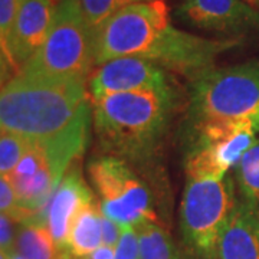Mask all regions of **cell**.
<instances>
[{"label":"cell","mask_w":259,"mask_h":259,"mask_svg":"<svg viewBox=\"0 0 259 259\" xmlns=\"http://www.w3.org/2000/svg\"><path fill=\"white\" fill-rule=\"evenodd\" d=\"M16 252L26 259H58L59 250L47 226L25 225L18 232Z\"/></svg>","instance_id":"5bb4252c"},{"label":"cell","mask_w":259,"mask_h":259,"mask_svg":"<svg viewBox=\"0 0 259 259\" xmlns=\"http://www.w3.org/2000/svg\"><path fill=\"white\" fill-rule=\"evenodd\" d=\"M52 2H55V3H59V2H61V0H52Z\"/></svg>","instance_id":"4dcf8cb0"},{"label":"cell","mask_w":259,"mask_h":259,"mask_svg":"<svg viewBox=\"0 0 259 259\" xmlns=\"http://www.w3.org/2000/svg\"><path fill=\"white\" fill-rule=\"evenodd\" d=\"M102 226V245L114 248L118 245L121 239V233H122V228L118 223H115L111 219H108L107 216L102 214L101 219Z\"/></svg>","instance_id":"603a6c76"},{"label":"cell","mask_w":259,"mask_h":259,"mask_svg":"<svg viewBox=\"0 0 259 259\" xmlns=\"http://www.w3.org/2000/svg\"><path fill=\"white\" fill-rule=\"evenodd\" d=\"M236 179L243 196V203L249 206L259 218V140L238 163Z\"/></svg>","instance_id":"2e32d148"},{"label":"cell","mask_w":259,"mask_h":259,"mask_svg":"<svg viewBox=\"0 0 259 259\" xmlns=\"http://www.w3.org/2000/svg\"><path fill=\"white\" fill-rule=\"evenodd\" d=\"M219 259H259V218L238 202L218 245Z\"/></svg>","instance_id":"7c38bea8"},{"label":"cell","mask_w":259,"mask_h":259,"mask_svg":"<svg viewBox=\"0 0 259 259\" xmlns=\"http://www.w3.org/2000/svg\"><path fill=\"white\" fill-rule=\"evenodd\" d=\"M243 2H246V3L250 5L252 8H255V9L259 10V0H243Z\"/></svg>","instance_id":"484cf974"},{"label":"cell","mask_w":259,"mask_h":259,"mask_svg":"<svg viewBox=\"0 0 259 259\" xmlns=\"http://www.w3.org/2000/svg\"><path fill=\"white\" fill-rule=\"evenodd\" d=\"M16 221L6 214L0 213V250L6 252L10 255L12 252L16 250V229H15Z\"/></svg>","instance_id":"7402d4cb"},{"label":"cell","mask_w":259,"mask_h":259,"mask_svg":"<svg viewBox=\"0 0 259 259\" xmlns=\"http://www.w3.org/2000/svg\"><path fill=\"white\" fill-rule=\"evenodd\" d=\"M177 15L194 28L235 39L259 32V10L243 0H185Z\"/></svg>","instance_id":"9c48e42d"},{"label":"cell","mask_w":259,"mask_h":259,"mask_svg":"<svg viewBox=\"0 0 259 259\" xmlns=\"http://www.w3.org/2000/svg\"><path fill=\"white\" fill-rule=\"evenodd\" d=\"M95 202L93 190L87 186L75 167L65 173L48 206L47 228L59 253H66L68 236L76 214Z\"/></svg>","instance_id":"8fae6325"},{"label":"cell","mask_w":259,"mask_h":259,"mask_svg":"<svg viewBox=\"0 0 259 259\" xmlns=\"http://www.w3.org/2000/svg\"><path fill=\"white\" fill-rule=\"evenodd\" d=\"M93 105L94 124L104 147L118 156L140 157L163 136L175 95L170 87L114 94Z\"/></svg>","instance_id":"3957f363"},{"label":"cell","mask_w":259,"mask_h":259,"mask_svg":"<svg viewBox=\"0 0 259 259\" xmlns=\"http://www.w3.org/2000/svg\"><path fill=\"white\" fill-rule=\"evenodd\" d=\"M18 0H0V51L9 61V37L18 15Z\"/></svg>","instance_id":"ffe728a7"},{"label":"cell","mask_w":259,"mask_h":259,"mask_svg":"<svg viewBox=\"0 0 259 259\" xmlns=\"http://www.w3.org/2000/svg\"><path fill=\"white\" fill-rule=\"evenodd\" d=\"M94 187L102 197L101 212L120 226L136 228L140 223L157 222L150 206L147 187L120 158L108 156L94 160L88 167Z\"/></svg>","instance_id":"52a82bcc"},{"label":"cell","mask_w":259,"mask_h":259,"mask_svg":"<svg viewBox=\"0 0 259 259\" xmlns=\"http://www.w3.org/2000/svg\"><path fill=\"white\" fill-rule=\"evenodd\" d=\"M238 45L241 40L235 37L209 39L175 28L166 0L133 3L94 30L95 65L133 56L192 78Z\"/></svg>","instance_id":"7a4b0ae2"},{"label":"cell","mask_w":259,"mask_h":259,"mask_svg":"<svg viewBox=\"0 0 259 259\" xmlns=\"http://www.w3.org/2000/svg\"><path fill=\"white\" fill-rule=\"evenodd\" d=\"M102 212L94 202L76 214L68 236L66 255L71 259H88L102 243Z\"/></svg>","instance_id":"4fadbf2b"},{"label":"cell","mask_w":259,"mask_h":259,"mask_svg":"<svg viewBox=\"0 0 259 259\" xmlns=\"http://www.w3.org/2000/svg\"><path fill=\"white\" fill-rule=\"evenodd\" d=\"M134 229L139 235L140 259H179L170 235L157 222L146 221Z\"/></svg>","instance_id":"9a60e30c"},{"label":"cell","mask_w":259,"mask_h":259,"mask_svg":"<svg viewBox=\"0 0 259 259\" xmlns=\"http://www.w3.org/2000/svg\"><path fill=\"white\" fill-rule=\"evenodd\" d=\"M32 141L18 134L5 133L0 134V175L10 176L19 161L26 154Z\"/></svg>","instance_id":"e0dca14e"},{"label":"cell","mask_w":259,"mask_h":259,"mask_svg":"<svg viewBox=\"0 0 259 259\" xmlns=\"http://www.w3.org/2000/svg\"><path fill=\"white\" fill-rule=\"evenodd\" d=\"M18 2H19V5H20V3H23L25 0H18Z\"/></svg>","instance_id":"f546056e"},{"label":"cell","mask_w":259,"mask_h":259,"mask_svg":"<svg viewBox=\"0 0 259 259\" xmlns=\"http://www.w3.org/2000/svg\"><path fill=\"white\" fill-rule=\"evenodd\" d=\"M140 2L147 0H79V5L90 28L95 30L117 12Z\"/></svg>","instance_id":"ac0fdd59"},{"label":"cell","mask_w":259,"mask_h":259,"mask_svg":"<svg viewBox=\"0 0 259 259\" xmlns=\"http://www.w3.org/2000/svg\"><path fill=\"white\" fill-rule=\"evenodd\" d=\"M192 110L197 124L259 118V61L212 66L193 76Z\"/></svg>","instance_id":"5b68a950"},{"label":"cell","mask_w":259,"mask_h":259,"mask_svg":"<svg viewBox=\"0 0 259 259\" xmlns=\"http://www.w3.org/2000/svg\"><path fill=\"white\" fill-rule=\"evenodd\" d=\"M95 64L94 30L79 0H61L45 42L18 74L40 79H79Z\"/></svg>","instance_id":"277c9868"},{"label":"cell","mask_w":259,"mask_h":259,"mask_svg":"<svg viewBox=\"0 0 259 259\" xmlns=\"http://www.w3.org/2000/svg\"><path fill=\"white\" fill-rule=\"evenodd\" d=\"M58 259H71V256L66 255V253H59V258Z\"/></svg>","instance_id":"f1b7e54d"},{"label":"cell","mask_w":259,"mask_h":259,"mask_svg":"<svg viewBox=\"0 0 259 259\" xmlns=\"http://www.w3.org/2000/svg\"><path fill=\"white\" fill-rule=\"evenodd\" d=\"M115 256V252H114V248H110V246H105V245H101L98 249L93 252L90 255L88 259H114Z\"/></svg>","instance_id":"d4e9b609"},{"label":"cell","mask_w":259,"mask_h":259,"mask_svg":"<svg viewBox=\"0 0 259 259\" xmlns=\"http://www.w3.org/2000/svg\"><path fill=\"white\" fill-rule=\"evenodd\" d=\"M55 9L52 0H25L19 5L8 47L9 64L18 72L45 42Z\"/></svg>","instance_id":"30bf717a"},{"label":"cell","mask_w":259,"mask_h":259,"mask_svg":"<svg viewBox=\"0 0 259 259\" xmlns=\"http://www.w3.org/2000/svg\"><path fill=\"white\" fill-rule=\"evenodd\" d=\"M0 134H2V131H0Z\"/></svg>","instance_id":"1f68e13d"},{"label":"cell","mask_w":259,"mask_h":259,"mask_svg":"<svg viewBox=\"0 0 259 259\" xmlns=\"http://www.w3.org/2000/svg\"><path fill=\"white\" fill-rule=\"evenodd\" d=\"M0 259H9V255L3 250H0Z\"/></svg>","instance_id":"83f0119b"},{"label":"cell","mask_w":259,"mask_h":259,"mask_svg":"<svg viewBox=\"0 0 259 259\" xmlns=\"http://www.w3.org/2000/svg\"><path fill=\"white\" fill-rule=\"evenodd\" d=\"M91 107L79 79H40L18 74L0 90V131L44 148L58 182L85 148Z\"/></svg>","instance_id":"6da1fadb"},{"label":"cell","mask_w":259,"mask_h":259,"mask_svg":"<svg viewBox=\"0 0 259 259\" xmlns=\"http://www.w3.org/2000/svg\"><path fill=\"white\" fill-rule=\"evenodd\" d=\"M122 233L114 259H140L139 235L133 226H121Z\"/></svg>","instance_id":"44dd1931"},{"label":"cell","mask_w":259,"mask_h":259,"mask_svg":"<svg viewBox=\"0 0 259 259\" xmlns=\"http://www.w3.org/2000/svg\"><path fill=\"white\" fill-rule=\"evenodd\" d=\"M166 88H170V83L158 65L133 56L117 58L100 65L90 74L87 82L93 104L114 94Z\"/></svg>","instance_id":"ba28073f"},{"label":"cell","mask_w":259,"mask_h":259,"mask_svg":"<svg viewBox=\"0 0 259 259\" xmlns=\"http://www.w3.org/2000/svg\"><path fill=\"white\" fill-rule=\"evenodd\" d=\"M9 259H26V258H25V256H22L19 252H16V250H15V252H12V253L9 255Z\"/></svg>","instance_id":"4316f807"},{"label":"cell","mask_w":259,"mask_h":259,"mask_svg":"<svg viewBox=\"0 0 259 259\" xmlns=\"http://www.w3.org/2000/svg\"><path fill=\"white\" fill-rule=\"evenodd\" d=\"M10 64L9 61L6 59V56L3 55V52L0 51V90L5 87L3 83L6 82V79L9 78V72H10Z\"/></svg>","instance_id":"cb8c5ba5"},{"label":"cell","mask_w":259,"mask_h":259,"mask_svg":"<svg viewBox=\"0 0 259 259\" xmlns=\"http://www.w3.org/2000/svg\"><path fill=\"white\" fill-rule=\"evenodd\" d=\"M0 213H6L12 216L16 222L29 225L30 216L29 213L20 206L15 189L10 183L9 177L0 175Z\"/></svg>","instance_id":"d6986e66"},{"label":"cell","mask_w":259,"mask_h":259,"mask_svg":"<svg viewBox=\"0 0 259 259\" xmlns=\"http://www.w3.org/2000/svg\"><path fill=\"white\" fill-rule=\"evenodd\" d=\"M236 204L228 175L218 180H189L182 202V228L187 243L204 258H214Z\"/></svg>","instance_id":"8992f818"}]
</instances>
